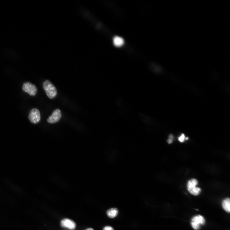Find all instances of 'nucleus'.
I'll list each match as a JSON object with an SVG mask.
<instances>
[{
  "instance_id": "4",
  "label": "nucleus",
  "mask_w": 230,
  "mask_h": 230,
  "mask_svg": "<svg viewBox=\"0 0 230 230\" xmlns=\"http://www.w3.org/2000/svg\"><path fill=\"white\" fill-rule=\"evenodd\" d=\"M205 223V220L201 216L198 215L194 217L192 219V226L193 228L196 230L200 228L201 225H204Z\"/></svg>"
},
{
  "instance_id": "6",
  "label": "nucleus",
  "mask_w": 230,
  "mask_h": 230,
  "mask_svg": "<svg viewBox=\"0 0 230 230\" xmlns=\"http://www.w3.org/2000/svg\"><path fill=\"white\" fill-rule=\"evenodd\" d=\"M29 119L30 121L34 124H36L40 120L39 111L37 109H33L29 112Z\"/></svg>"
},
{
  "instance_id": "14",
  "label": "nucleus",
  "mask_w": 230,
  "mask_h": 230,
  "mask_svg": "<svg viewBox=\"0 0 230 230\" xmlns=\"http://www.w3.org/2000/svg\"><path fill=\"white\" fill-rule=\"evenodd\" d=\"M103 230H114V229L112 227L110 226H107L105 227Z\"/></svg>"
},
{
  "instance_id": "10",
  "label": "nucleus",
  "mask_w": 230,
  "mask_h": 230,
  "mask_svg": "<svg viewBox=\"0 0 230 230\" xmlns=\"http://www.w3.org/2000/svg\"><path fill=\"white\" fill-rule=\"evenodd\" d=\"M118 213V210L116 208H111L108 210L106 212L107 216L111 218L116 217Z\"/></svg>"
},
{
  "instance_id": "7",
  "label": "nucleus",
  "mask_w": 230,
  "mask_h": 230,
  "mask_svg": "<svg viewBox=\"0 0 230 230\" xmlns=\"http://www.w3.org/2000/svg\"><path fill=\"white\" fill-rule=\"evenodd\" d=\"M61 116V112L59 109L55 110L49 116L47 121L50 124H54L59 121Z\"/></svg>"
},
{
  "instance_id": "12",
  "label": "nucleus",
  "mask_w": 230,
  "mask_h": 230,
  "mask_svg": "<svg viewBox=\"0 0 230 230\" xmlns=\"http://www.w3.org/2000/svg\"><path fill=\"white\" fill-rule=\"evenodd\" d=\"M185 139V135L182 134L181 136L179 138V140L181 142H183Z\"/></svg>"
},
{
  "instance_id": "1",
  "label": "nucleus",
  "mask_w": 230,
  "mask_h": 230,
  "mask_svg": "<svg viewBox=\"0 0 230 230\" xmlns=\"http://www.w3.org/2000/svg\"><path fill=\"white\" fill-rule=\"evenodd\" d=\"M80 11L82 16L97 30L104 34L109 35V36L112 35L110 30L107 29L104 24L95 18L89 10L84 8H82L80 9Z\"/></svg>"
},
{
  "instance_id": "8",
  "label": "nucleus",
  "mask_w": 230,
  "mask_h": 230,
  "mask_svg": "<svg viewBox=\"0 0 230 230\" xmlns=\"http://www.w3.org/2000/svg\"><path fill=\"white\" fill-rule=\"evenodd\" d=\"M61 227L67 228L71 230H74L76 227L75 222L68 219H63L61 222Z\"/></svg>"
},
{
  "instance_id": "9",
  "label": "nucleus",
  "mask_w": 230,
  "mask_h": 230,
  "mask_svg": "<svg viewBox=\"0 0 230 230\" xmlns=\"http://www.w3.org/2000/svg\"><path fill=\"white\" fill-rule=\"evenodd\" d=\"M112 41H113L114 45L117 48H121L125 44L124 39L118 36H115L112 39Z\"/></svg>"
},
{
  "instance_id": "15",
  "label": "nucleus",
  "mask_w": 230,
  "mask_h": 230,
  "mask_svg": "<svg viewBox=\"0 0 230 230\" xmlns=\"http://www.w3.org/2000/svg\"><path fill=\"white\" fill-rule=\"evenodd\" d=\"M85 230H94L93 228H89L86 229Z\"/></svg>"
},
{
  "instance_id": "3",
  "label": "nucleus",
  "mask_w": 230,
  "mask_h": 230,
  "mask_svg": "<svg viewBox=\"0 0 230 230\" xmlns=\"http://www.w3.org/2000/svg\"><path fill=\"white\" fill-rule=\"evenodd\" d=\"M198 184V181L195 179H192L187 183L188 191L192 195L195 196L198 195L201 192L200 188L196 187Z\"/></svg>"
},
{
  "instance_id": "2",
  "label": "nucleus",
  "mask_w": 230,
  "mask_h": 230,
  "mask_svg": "<svg viewBox=\"0 0 230 230\" xmlns=\"http://www.w3.org/2000/svg\"><path fill=\"white\" fill-rule=\"evenodd\" d=\"M43 88L46 94L50 99L55 98L57 94V91L54 86L51 82L47 80L43 84Z\"/></svg>"
},
{
  "instance_id": "13",
  "label": "nucleus",
  "mask_w": 230,
  "mask_h": 230,
  "mask_svg": "<svg viewBox=\"0 0 230 230\" xmlns=\"http://www.w3.org/2000/svg\"><path fill=\"white\" fill-rule=\"evenodd\" d=\"M173 136L172 135H170L169 136V139L167 140V142L169 144H171L173 142Z\"/></svg>"
},
{
  "instance_id": "11",
  "label": "nucleus",
  "mask_w": 230,
  "mask_h": 230,
  "mask_svg": "<svg viewBox=\"0 0 230 230\" xmlns=\"http://www.w3.org/2000/svg\"><path fill=\"white\" fill-rule=\"evenodd\" d=\"M230 199L229 198L225 199L222 203V206L225 211L228 213L230 212Z\"/></svg>"
},
{
  "instance_id": "5",
  "label": "nucleus",
  "mask_w": 230,
  "mask_h": 230,
  "mask_svg": "<svg viewBox=\"0 0 230 230\" xmlns=\"http://www.w3.org/2000/svg\"><path fill=\"white\" fill-rule=\"evenodd\" d=\"M23 90L32 96L35 95L37 92L36 87L34 85L29 82L25 83L23 84Z\"/></svg>"
}]
</instances>
